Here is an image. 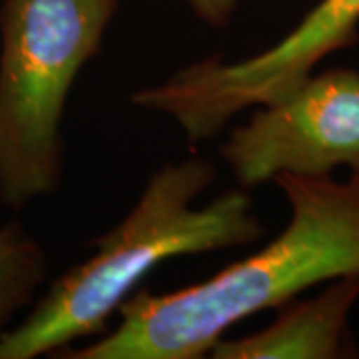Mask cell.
Listing matches in <instances>:
<instances>
[{
  "mask_svg": "<svg viewBox=\"0 0 359 359\" xmlns=\"http://www.w3.org/2000/svg\"><path fill=\"white\" fill-rule=\"evenodd\" d=\"M290 222L259 252L204 282L166 294L138 290L116 330L65 359H200L250 316L278 309L323 283L359 276V180L282 174L273 180Z\"/></svg>",
  "mask_w": 359,
  "mask_h": 359,
  "instance_id": "1",
  "label": "cell"
},
{
  "mask_svg": "<svg viewBox=\"0 0 359 359\" xmlns=\"http://www.w3.org/2000/svg\"><path fill=\"white\" fill-rule=\"evenodd\" d=\"M214 180L216 166L204 156L156 170L134 208L92 242L96 252L58 276L0 337V359L56 358L74 341L106 334L120 306L162 262L257 242L266 228L245 188L194 205Z\"/></svg>",
  "mask_w": 359,
  "mask_h": 359,
  "instance_id": "2",
  "label": "cell"
},
{
  "mask_svg": "<svg viewBox=\"0 0 359 359\" xmlns=\"http://www.w3.org/2000/svg\"><path fill=\"white\" fill-rule=\"evenodd\" d=\"M120 0H2L0 204L58 192L62 118L82 68L102 52Z\"/></svg>",
  "mask_w": 359,
  "mask_h": 359,
  "instance_id": "3",
  "label": "cell"
},
{
  "mask_svg": "<svg viewBox=\"0 0 359 359\" xmlns=\"http://www.w3.org/2000/svg\"><path fill=\"white\" fill-rule=\"evenodd\" d=\"M358 42L359 0H320L273 46L233 62L222 54L198 60L134 92L132 102L174 118L190 142L210 140L233 116L280 100L325 58Z\"/></svg>",
  "mask_w": 359,
  "mask_h": 359,
  "instance_id": "4",
  "label": "cell"
},
{
  "mask_svg": "<svg viewBox=\"0 0 359 359\" xmlns=\"http://www.w3.org/2000/svg\"><path fill=\"white\" fill-rule=\"evenodd\" d=\"M219 148L236 182L250 190L282 174L359 180V70L309 74L276 102L252 108Z\"/></svg>",
  "mask_w": 359,
  "mask_h": 359,
  "instance_id": "5",
  "label": "cell"
},
{
  "mask_svg": "<svg viewBox=\"0 0 359 359\" xmlns=\"http://www.w3.org/2000/svg\"><path fill=\"white\" fill-rule=\"evenodd\" d=\"M359 302V276L323 283L308 299H292L264 330L224 337L212 347L214 359H341L358 358L349 316Z\"/></svg>",
  "mask_w": 359,
  "mask_h": 359,
  "instance_id": "6",
  "label": "cell"
},
{
  "mask_svg": "<svg viewBox=\"0 0 359 359\" xmlns=\"http://www.w3.org/2000/svg\"><path fill=\"white\" fill-rule=\"evenodd\" d=\"M48 256L20 222L0 226V337L28 309L46 282Z\"/></svg>",
  "mask_w": 359,
  "mask_h": 359,
  "instance_id": "7",
  "label": "cell"
},
{
  "mask_svg": "<svg viewBox=\"0 0 359 359\" xmlns=\"http://www.w3.org/2000/svg\"><path fill=\"white\" fill-rule=\"evenodd\" d=\"M196 14V18H200L212 28H226L230 25L233 14L238 11L242 0H186Z\"/></svg>",
  "mask_w": 359,
  "mask_h": 359,
  "instance_id": "8",
  "label": "cell"
}]
</instances>
